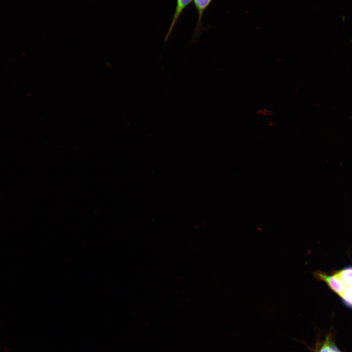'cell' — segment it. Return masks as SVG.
Returning a JSON list of instances; mask_svg holds the SVG:
<instances>
[{
    "label": "cell",
    "instance_id": "cell-3",
    "mask_svg": "<svg viewBox=\"0 0 352 352\" xmlns=\"http://www.w3.org/2000/svg\"><path fill=\"white\" fill-rule=\"evenodd\" d=\"M193 0H176L175 10L169 28L165 36V41L168 40L179 18L184 9L191 3Z\"/></svg>",
    "mask_w": 352,
    "mask_h": 352
},
{
    "label": "cell",
    "instance_id": "cell-1",
    "mask_svg": "<svg viewBox=\"0 0 352 352\" xmlns=\"http://www.w3.org/2000/svg\"><path fill=\"white\" fill-rule=\"evenodd\" d=\"M313 275L318 281L325 282L333 292L339 296L347 287L344 282L334 272L333 274L317 270L313 272Z\"/></svg>",
    "mask_w": 352,
    "mask_h": 352
},
{
    "label": "cell",
    "instance_id": "cell-4",
    "mask_svg": "<svg viewBox=\"0 0 352 352\" xmlns=\"http://www.w3.org/2000/svg\"><path fill=\"white\" fill-rule=\"evenodd\" d=\"M334 272L347 286H352V265L335 271Z\"/></svg>",
    "mask_w": 352,
    "mask_h": 352
},
{
    "label": "cell",
    "instance_id": "cell-2",
    "mask_svg": "<svg viewBox=\"0 0 352 352\" xmlns=\"http://www.w3.org/2000/svg\"><path fill=\"white\" fill-rule=\"evenodd\" d=\"M212 0H193L194 4L198 14V19L194 33L190 44L196 43L199 40L200 34L204 31L202 18L205 10L208 7Z\"/></svg>",
    "mask_w": 352,
    "mask_h": 352
},
{
    "label": "cell",
    "instance_id": "cell-7",
    "mask_svg": "<svg viewBox=\"0 0 352 352\" xmlns=\"http://www.w3.org/2000/svg\"><path fill=\"white\" fill-rule=\"evenodd\" d=\"M329 345L331 352H341L333 343L329 342Z\"/></svg>",
    "mask_w": 352,
    "mask_h": 352
},
{
    "label": "cell",
    "instance_id": "cell-6",
    "mask_svg": "<svg viewBox=\"0 0 352 352\" xmlns=\"http://www.w3.org/2000/svg\"><path fill=\"white\" fill-rule=\"evenodd\" d=\"M329 340V339H328L326 340L320 350L319 352H331Z\"/></svg>",
    "mask_w": 352,
    "mask_h": 352
},
{
    "label": "cell",
    "instance_id": "cell-5",
    "mask_svg": "<svg viewBox=\"0 0 352 352\" xmlns=\"http://www.w3.org/2000/svg\"><path fill=\"white\" fill-rule=\"evenodd\" d=\"M340 297L345 306L352 308V286H347Z\"/></svg>",
    "mask_w": 352,
    "mask_h": 352
}]
</instances>
